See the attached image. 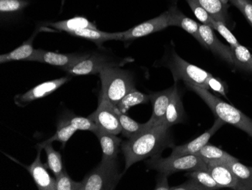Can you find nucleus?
<instances>
[{
	"mask_svg": "<svg viewBox=\"0 0 252 190\" xmlns=\"http://www.w3.org/2000/svg\"><path fill=\"white\" fill-rule=\"evenodd\" d=\"M169 127L165 123L148 127L138 135L128 139L122 145L125 156V171L146 158L160 155L166 147H173Z\"/></svg>",
	"mask_w": 252,
	"mask_h": 190,
	"instance_id": "f257e3e1",
	"label": "nucleus"
},
{
	"mask_svg": "<svg viewBox=\"0 0 252 190\" xmlns=\"http://www.w3.org/2000/svg\"><path fill=\"white\" fill-rule=\"evenodd\" d=\"M187 86L202 98L217 117L243 130L252 137V120L243 114L241 111L214 96L209 89L196 85L188 84Z\"/></svg>",
	"mask_w": 252,
	"mask_h": 190,
	"instance_id": "f03ea898",
	"label": "nucleus"
},
{
	"mask_svg": "<svg viewBox=\"0 0 252 190\" xmlns=\"http://www.w3.org/2000/svg\"><path fill=\"white\" fill-rule=\"evenodd\" d=\"M99 76L101 82L100 97L107 99L113 106H117L128 92L135 88L132 74L122 69L121 67L104 69Z\"/></svg>",
	"mask_w": 252,
	"mask_h": 190,
	"instance_id": "7ed1b4c3",
	"label": "nucleus"
},
{
	"mask_svg": "<svg viewBox=\"0 0 252 190\" xmlns=\"http://www.w3.org/2000/svg\"><path fill=\"white\" fill-rule=\"evenodd\" d=\"M164 62L171 71L175 83L183 80L186 85H196L209 89L206 81L212 74L183 59L174 49L166 56Z\"/></svg>",
	"mask_w": 252,
	"mask_h": 190,
	"instance_id": "20e7f679",
	"label": "nucleus"
},
{
	"mask_svg": "<svg viewBox=\"0 0 252 190\" xmlns=\"http://www.w3.org/2000/svg\"><path fill=\"white\" fill-rule=\"evenodd\" d=\"M147 167L155 170L159 174L170 176L180 171H196V170H207V164L196 154H187L183 156L170 155L168 158H162L160 155L151 157V159L146 161Z\"/></svg>",
	"mask_w": 252,
	"mask_h": 190,
	"instance_id": "39448f33",
	"label": "nucleus"
},
{
	"mask_svg": "<svg viewBox=\"0 0 252 190\" xmlns=\"http://www.w3.org/2000/svg\"><path fill=\"white\" fill-rule=\"evenodd\" d=\"M182 13L177 5H171L168 10L158 16L136 25L128 31H123L120 41L134 40L137 38H143L152 35L154 33L162 31L168 27H178L180 17Z\"/></svg>",
	"mask_w": 252,
	"mask_h": 190,
	"instance_id": "423d86ee",
	"label": "nucleus"
},
{
	"mask_svg": "<svg viewBox=\"0 0 252 190\" xmlns=\"http://www.w3.org/2000/svg\"><path fill=\"white\" fill-rule=\"evenodd\" d=\"M133 61L134 59L131 58L121 59L108 54L94 52L90 54L88 59L81 61L74 66L68 68L63 71L71 76L97 75L104 69L113 67H123Z\"/></svg>",
	"mask_w": 252,
	"mask_h": 190,
	"instance_id": "0eeeda50",
	"label": "nucleus"
},
{
	"mask_svg": "<svg viewBox=\"0 0 252 190\" xmlns=\"http://www.w3.org/2000/svg\"><path fill=\"white\" fill-rule=\"evenodd\" d=\"M122 176L117 164L100 162L85 177L82 181V190H114Z\"/></svg>",
	"mask_w": 252,
	"mask_h": 190,
	"instance_id": "6e6552de",
	"label": "nucleus"
},
{
	"mask_svg": "<svg viewBox=\"0 0 252 190\" xmlns=\"http://www.w3.org/2000/svg\"><path fill=\"white\" fill-rule=\"evenodd\" d=\"M94 122L97 128L118 135L122 133V127L117 117L114 106L107 99L100 97L98 107L93 114L88 116Z\"/></svg>",
	"mask_w": 252,
	"mask_h": 190,
	"instance_id": "1a4fd4ad",
	"label": "nucleus"
},
{
	"mask_svg": "<svg viewBox=\"0 0 252 190\" xmlns=\"http://www.w3.org/2000/svg\"><path fill=\"white\" fill-rule=\"evenodd\" d=\"M89 55L90 53H86V52L62 54L37 49L35 50L31 62L48 64L52 66L59 67L60 69L65 70L68 68L74 66L81 61L88 59Z\"/></svg>",
	"mask_w": 252,
	"mask_h": 190,
	"instance_id": "9d476101",
	"label": "nucleus"
},
{
	"mask_svg": "<svg viewBox=\"0 0 252 190\" xmlns=\"http://www.w3.org/2000/svg\"><path fill=\"white\" fill-rule=\"evenodd\" d=\"M70 79L71 78L70 76H63V77L58 78L55 80H51L40 83L30 89L26 93L15 96V104L20 107H25L35 100L46 97L56 91L57 89L62 87L65 83H67Z\"/></svg>",
	"mask_w": 252,
	"mask_h": 190,
	"instance_id": "9b49d317",
	"label": "nucleus"
},
{
	"mask_svg": "<svg viewBox=\"0 0 252 190\" xmlns=\"http://www.w3.org/2000/svg\"><path fill=\"white\" fill-rule=\"evenodd\" d=\"M224 124L225 122L223 121L221 119L217 117L213 126L207 131L202 133V135L186 144L172 147L171 156L176 157V156L196 154L201 149L205 147V145L208 144V142L212 138V136L215 134L222 126L224 125Z\"/></svg>",
	"mask_w": 252,
	"mask_h": 190,
	"instance_id": "f8f14e48",
	"label": "nucleus"
},
{
	"mask_svg": "<svg viewBox=\"0 0 252 190\" xmlns=\"http://www.w3.org/2000/svg\"><path fill=\"white\" fill-rule=\"evenodd\" d=\"M199 33L205 47L210 49L215 55H218L228 64L234 65L231 48L230 46H226L219 40L214 32V30L210 26L199 24Z\"/></svg>",
	"mask_w": 252,
	"mask_h": 190,
	"instance_id": "ddd939ff",
	"label": "nucleus"
},
{
	"mask_svg": "<svg viewBox=\"0 0 252 190\" xmlns=\"http://www.w3.org/2000/svg\"><path fill=\"white\" fill-rule=\"evenodd\" d=\"M173 91L174 86H172L165 90L149 94L150 101L153 104L152 116L147 122L149 127L158 125L165 122V113Z\"/></svg>",
	"mask_w": 252,
	"mask_h": 190,
	"instance_id": "4468645a",
	"label": "nucleus"
},
{
	"mask_svg": "<svg viewBox=\"0 0 252 190\" xmlns=\"http://www.w3.org/2000/svg\"><path fill=\"white\" fill-rule=\"evenodd\" d=\"M96 137L100 142L102 150V159L100 162L105 164H117V156L120 152V147L122 143L121 139L113 133L97 129Z\"/></svg>",
	"mask_w": 252,
	"mask_h": 190,
	"instance_id": "2eb2a0df",
	"label": "nucleus"
},
{
	"mask_svg": "<svg viewBox=\"0 0 252 190\" xmlns=\"http://www.w3.org/2000/svg\"><path fill=\"white\" fill-rule=\"evenodd\" d=\"M41 151L38 149L37 154L33 162L28 167L38 190H56V179L51 177L46 169V166L41 161Z\"/></svg>",
	"mask_w": 252,
	"mask_h": 190,
	"instance_id": "dca6fc26",
	"label": "nucleus"
},
{
	"mask_svg": "<svg viewBox=\"0 0 252 190\" xmlns=\"http://www.w3.org/2000/svg\"><path fill=\"white\" fill-rule=\"evenodd\" d=\"M207 170L214 180L221 188L236 190L237 181L226 161H209Z\"/></svg>",
	"mask_w": 252,
	"mask_h": 190,
	"instance_id": "f3484780",
	"label": "nucleus"
},
{
	"mask_svg": "<svg viewBox=\"0 0 252 190\" xmlns=\"http://www.w3.org/2000/svg\"><path fill=\"white\" fill-rule=\"evenodd\" d=\"M72 36L76 37V38H83V39H88L92 41L96 44V46L100 49H104V42L110 40H121L122 32L108 33L105 31H98L97 29H87L79 30V31H74L70 33Z\"/></svg>",
	"mask_w": 252,
	"mask_h": 190,
	"instance_id": "a211bd4d",
	"label": "nucleus"
},
{
	"mask_svg": "<svg viewBox=\"0 0 252 190\" xmlns=\"http://www.w3.org/2000/svg\"><path fill=\"white\" fill-rule=\"evenodd\" d=\"M39 31H36L30 39L25 41L22 45L18 46L14 50L11 51L8 53L2 54L0 55V63L5 64L8 62H15V61H25L31 62V59L33 56L34 52L36 49L33 47L34 39L36 38Z\"/></svg>",
	"mask_w": 252,
	"mask_h": 190,
	"instance_id": "6ab92c4d",
	"label": "nucleus"
},
{
	"mask_svg": "<svg viewBox=\"0 0 252 190\" xmlns=\"http://www.w3.org/2000/svg\"><path fill=\"white\" fill-rule=\"evenodd\" d=\"M185 115V111L183 109L182 102L178 92L177 83L174 85V91L170 100L169 105L165 113V123L168 127H171L182 121Z\"/></svg>",
	"mask_w": 252,
	"mask_h": 190,
	"instance_id": "aec40b11",
	"label": "nucleus"
},
{
	"mask_svg": "<svg viewBox=\"0 0 252 190\" xmlns=\"http://www.w3.org/2000/svg\"><path fill=\"white\" fill-rule=\"evenodd\" d=\"M46 26L51 27L60 31L70 34L74 31L79 30L97 29L95 24L89 21L85 17H74V18H69V19L63 20V21H56V22H49L46 24Z\"/></svg>",
	"mask_w": 252,
	"mask_h": 190,
	"instance_id": "412c9836",
	"label": "nucleus"
},
{
	"mask_svg": "<svg viewBox=\"0 0 252 190\" xmlns=\"http://www.w3.org/2000/svg\"><path fill=\"white\" fill-rule=\"evenodd\" d=\"M236 177L237 185L236 190H252V167H247L238 159L226 161Z\"/></svg>",
	"mask_w": 252,
	"mask_h": 190,
	"instance_id": "4be33fe9",
	"label": "nucleus"
},
{
	"mask_svg": "<svg viewBox=\"0 0 252 190\" xmlns=\"http://www.w3.org/2000/svg\"><path fill=\"white\" fill-rule=\"evenodd\" d=\"M114 109H115L117 117H118L120 124H121L122 133L126 138H132L150 127L147 122L144 124H140L138 122L135 121L131 117H128L127 114H126V113H121L117 109V106H114Z\"/></svg>",
	"mask_w": 252,
	"mask_h": 190,
	"instance_id": "5701e85b",
	"label": "nucleus"
},
{
	"mask_svg": "<svg viewBox=\"0 0 252 190\" xmlns=\"http://www.w3.org/2000/svg\"><path fill=\"white\" fill-rule=\"evenodd\" d=\"M30 0H0V17L2 21L18 17L30 5Z\"/></svg>",
	"mask_w": 252,
	"mask_h": 190,
	"instance_id": "b1692460",
	"label": "nucleus"
},
{
	"mask_svg": "<svg viewBox=\"0 0 252 190\" xmlns=\"http://www.w3.org/2000/svg\"><path fill=\"white\" fill-rule=\"evenodd\" d=\"M209 15L217 21L226 24L228 20L229 5L224 4L221 0H196Z\"/></svg>",
	"mask_w": 252,
	"mask_h": 190,
	"instance_id": "393cba45",
	"label": "nucleus"
},
{
	"mask_svg": "<svg viewBox=\"0 0 252 190\" xmlns=\"http://www.w3.org/2000/svg\"><path fill=\"white\" fill-rule=\"evenodd\" d=\"M195 154L200 157L206 164L209 161H229L237 159L223 150L211 144L205 145Z\"/></svg>",
	"mask_w": 252,
	"mask_h": 190,
	"instance_id": "a878e982",
	"label": "nucleus"
},
{
	"mask_svg": "<svg viewBox=\"0 0 252 190\" xmlns=\"http://www.w3.org/2000/svg\"><path fill=\"white\" fill-rule=\"evenodd\" d=\"M43 149L47 156V166L49 169L55 174V177L62 174L63 170V163H62V154L59 152L55 150L52 147V143H46L37 145V150Z\"/></svg>",
	"mask_w": 252,
	"mask_h": 190,
	"instance_id": "bb28decb",
	"label": "nucleus"
},
{
	"mask_svg": "<svg viewBox=\"0 0 252 190\" xmlns=\"http://www.w3.org/2000/svg\"><path fill=\"white\" fill-rule=\"evenodd\" d=\"M149 101V95L144 94L134 88L128 92L116 106L121 113H126L130 108L138 105L146 104Z\"/></svg>",
	"mask_w": 252,
	"mask_h": 190,
	"instance_id": "cd10ccee",
	"label": "nucleus"
},
{
	"mask_svg": "<svg viewBox=\"0 0 252 190\" xmlns=\"http://www.w3.org/2000/svg\"><path fill=\"white\" fill-rule=\"evenodd\" d=\"M76 131H77L76 128H75L70 123H68L66 120L63 119L58 123V129H57L56 133L52 137L41 143L46 144V143H52L53 142L58 141L62 143V146L64 147L68 140L73 137V134Z\"/></svg>",
	"mask_w": 252,
	"mask_h": 190,
	"instance_id": "c85d7f7f",
	"label": "nucleus"
},
{
	"mask_svg": "<svg viewBox=\"0 0 252 190\" xmlns=\"http://www.w3.org/2000/svg\"><path fill=\"white\" fill-rule=\"evenodd\" d=\"M233 63L243 70L252 72V55L249 49L242 45L230 46Z\"/></svg>",
	"mask_w": 252,
	"mask_h": 190,
	"instance_id": "c756f323",
	"label": "nucleus"
},
{
	"mask_svg": "<svg viewBox=\"0 0 252 190\" xmlns=\"http://www.w3.org/2000/svg\"><path fill=\"white\" fill-rule=\"evenodd\" d=\"M187 176L189 179H192L202 187H205V190H219L221 188L219 184H217L208 170L201 169L190 171L187 174Z\"/></svg>",
	"mask_w": 252,
	"mask_h": 190,
	"instance_id": "7c9ffc66",
	"label": "nucleus"
},
{
	"mask_svg": "<svg viewBox=\"0 0 252 190\" xmlns=\"http://www.w3.org/2000/svg\"><path fill=\"white\" fill-rule=\"evenodd\" d=\"M178 27L185 30L189 35H192L196 40L199 41V43L204 46L203 40H202L200 33H199V24H198L197 22L191 19V18H188L185 14L182 13L181 17H180Z\"/></svg>",
	"mask_w": 252,
	"mask_h": 190,
	"instance_id": "2f4dec72",
	"label": "nucleus"
},
{
	"mask_svg": "<svg viewBox=\"0 0 252 190\" xmlns=\"http://www.w3.org/2000/svg\"><path fill=\"white\" fill-rule=\"evenodd\" d=\"M68 123L71 124L77 130H87V131L95 133L97 130V125L94 124L93 120H91L89 117H84L80 116L73 115L70 117H64Z\"/></svg>",
	"mask_w": 252,
	"mask_h": 190,
	"instance_id": "473e14b6",
	"label": "nucleus"
},
{
	"mask_svg": "<svg viewBox=\"0 0 252 190\" xmlns=\"http://www.w3.org/2000/svg\"><path fill=\"white\" fill-rule=\"evenodd\" d=\"M56 190H82V182H76L66 171L56 177Z\"/></svg>",
	"mask_w": 252,
	"mask_h": 190,
	"instance_id": "72a5a7b5",
	"label": "nucleus"
},
{
	"mask_svg": "<svg viewBox=\"0 0 252 190\" xmlns=\"http://www.w3.org/2000/svg\"><path fill=\"white\" fill-rule=\"evenodd\" d=\"M211 28L218 32L227 41L228 43L230 44V46H236L239 45V42L236 39V37L232 34L231 31L226 27V24L222 21H217V20L212 19Z\"/></svg>",
	"mask_w": 252,
	"mask_h": 190,
	"instance_id": "f704fd0d",
	"label": "nucleus"
},
{
	"mask_svg": "<svg viewBox=\"0 0 252 190\" xmlns=\"http://www.w3.org/2000/svg\"><path fill=\"white\" fill-rule=\"evenodd\" d=\"M188 5L190 7L195 16L203 25H209L211 27L213 18L209 15V12L202 7V5L196 0H186Z\"/></svg>",
	"mask_w": 252,
	"mask_h": 190,
	"instance_id": "c9c22d12",
	"label": "nucleus"
},
{
	"mask_svg": "<svg viewBox=\"0 0 252 190\" xmlns=\"http://www.w3.org/2000/svg\"><path fill=\"white\" fill-rule=\"evenodd\" d=\"M244 15L252 28V0H229Z\"/></svg>",
	"mask_w": 252,
	"mask_h": 190,
	"instance_id": "e433bc0d",
	"label": "nucleus"
},
{
	"mask_svg": "<svg viewBox=\"0 0 252 190\" xmlns=\"http://www.w3.org/2000/svg\"><path fill=\"white\" fill-rule=\"evenodd\" d=\"M206 83H207V86L208 87H209V89H212L213 91L220 93L222 96H224V97H226L225 85L223 84V83L221 80H219L218 78L214 77L212 75L209 78H208Z\"/></svg>",
	"mask_w": 252,
	"mask_h": 190,
	"instance_id": "4c0bfd02",
	"label": "nucleus"
},
{
	"mask_svg": "<svg viewBox=\"0 0 252 190\" xmlns=\"http://www.w3.org/2000/svg\"><path fill=\"white\" fill-rule=\"evenodd\" d=\"M171 190H205V187H202L200 184H198L196 181L192 179H189V181L181 185L175 186V187H171Z\"/></svg>",
	"mask_w": 252,
	"mask_h": 190,
	"instance_id": "58836bf2",
	"label": "nucleus"
},
{
	"mask_svg": "<svg viewBox=\"0 0 252 190\" xmlns=\"http://www.w3.org/2000/svg\"><path fill=\"white\" fill-rule=\"evenodd\" d=\"M168 176L166 174H160L159 177L157 179V185H156V190H171V187L168 185Z\"/></svg>",
	"mask_w": 252,
	"mask_h": 190,
	"instance_id": "ea45409f",
	"label": "nucleus"
},
{
	"mask_svg": "<svg viewBox=\"0 0 252 190\" xmlns=\"http://www.w3.org/2000/svg\"><path fill=\"white\" fill-rule=\"evenodd\" d=\"M169 1L171 3V5H177V3H178L179 0H169Z\"/></svg>",
	"mask_w": 252,
	"mask_h": 190,
	"instance_id": "a19ab883",
	"label": "nucleus"
},
{
	"mask_svg": "<svg viewBox=\"0 0 252 190\" xmlns=\"http://www.w3.org/2000/svg\"><path fill=\"white\" fill-rule=\"evenodd\" d=\"M221 1L224 4H228V2H229V0H221Z\"/></svg>",
	"mask_w": 252,
	"mask_h": 190,
	"instance_id": "79ce46f5",
	"label": "nucleus"
}]
</instances>
